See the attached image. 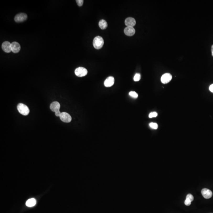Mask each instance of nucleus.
I'll use <instances>...</instances> for the list:
<instances>
[{"label":"nucleus","instance_id":"f257e3e1","mask_svg":"<svg viewBox=\"0 0 213 213\" xmlns=\"http://www.w3.org/2000/svg\"><path fill=\"white\" fill-rule=\"evenodd\" d=\"M103 44H104V40L103 38L100 36L95 37L93 40V46L96 49H100L102 47Z\"/></svg>","mask_w":213,"mask_h":213},{"label":"nucleus","instance_id":"f03ea898","mask_svg":"<svg viewBox=\"0 0 213 213\" xmlns=\"http://www.w3.org/2000/svg\"><path fill=\"white\" fill-rule=\"evenodd\" d=\"M60 104L57 102H54L51 103L50 108L52 111L55 112V115L57 116H60L61 113L60 111Z\"/></svg>","mask_w":213,"mask_h":213},{"label":"nucleus","instance_id":"7ed1b4c3","mask_svg":"<svg viewBox=\"0 0 213 213\" xmlns=\"http://www.w3.org/2000/svg\"><path fill=\"white\" fill-rule=\"evenodd\" d=\"M17 109L19 112L23 115L26 116L29 113L30 110L29 108L25 104L19 103L17 106Z\"/></svg>","mask_w":213,"mask_h":213},{"label":"nucleus","instance_id":"20e7f679","mask_svg":"<svg viewBox=\"0 0 213 213\" xmlns=\"http://www.w3.org/2000/svg\"><path fill=\"white\" fill-rule=\"evenodd\" d=\"M76 76L79 77L85 76L87 74V70L83 67H79L77 68L75 71Z\"/></svg>","mask_w":213,"mask_h":213},{"label":"nucleus","instance_id":"39448f33","mask_svg":"<svg viewBox=\"0 0 213 213\" xmlns=\"http://www.w3.org/2000/svg\"><path fill=\"white\" fill-rule=\"evenodd\" d=\"M59 117L61 120L64 123H69L72 121L71 116L66 112L61 113Z\"/></svg>","mask_w":213,"mask_h":213},{"label":"nucleus","instance_id":"423d86ee","mask_svg":"<svg viewBox=\"0 0 213 213\" xmlns=\"http://www.w3.org/2000/svg\"><path fill=\"white\" fill-rule=\"evenodd\" d=\"M27 18V15L25 13H20L15 17L14 20L16 22L21 23L26 20Z\"/></svg>","mask_w":213,"mask_h":213},{"label":"nucleus","instance_id":"0eeeda50","mask_svg":"<svg viewBox=\"0 0 213 213\" xmlns=\"http://www.w3.org/2000/svg\"><path fill=\"white\" fill-rule=\"evenodd\" d=\"M2 49L5 52L9 53L12 51L11 44L9 41L3 42L2 45Z\"/></svg>","mask_w":213,"mask_h":213},{"label":"nucleus","instance_id":"6e6552de","mask_svg":"<svg viewBox=\"0 0 213 213\" xmlns=\"http://www.w3.org/2000/svg\"><path fill=\"white\" fill-rule=\"evenodd\" d=\"M172 79V76L171 74L169 73H165L161 77V82L163 84H167Z\"/></svg>","mask_w":213,"mask_h":213},{"label":"nucleus","instance_id":"1a4fd4ad","mask_svg":"<svg viewBox=\"0 0 213 213\" xmlns=\"http://www.w3.org/2000/svg\"><path fill=\"white\" fill-rule=\"evenodd\" d=\"M201 193L203 197L205 199H209L212 196V191L210 189L206 188H204L201 191Z\"/></svg>","mask_w":213,"mask_h":213},{"label":"nucleus","instance_id":"9d476101","mask_svg":"<svg viewBox=\"0 0 213 213\" xmlns=\"http://www.w3.org/2000/svg\"><path fill=\"white\" fill-rule=\"evenodd\" d=\"M11 49L12 51L14 53H18L21 49V46L18 42H12L11 44Z\"/></svg>","mask_w":213,"mask_h":213},{"label":"nucleus","instance_id":"9b49d317","mask_svg":"<svg viewBox=\"0 0 213 213\" xmlns=\"http://www.w3.org/2000/svg\"><path fill=\"white\" fill-rule=\"evenodd\" d=\"M125 25L129 27H134L136 24V21L134 18H128L125 21Z\"/></svg>","mask_w":213,"mask_h":213},{"label":"nucleus","instance_id":"f8f14e48","mask_svg":"<svg viewBox=\"0 0 213 213\" xmlns=\"http://www.w3.org/2000/svg\"><path fill=\"white\" fill-rule=\"evenodd\" d=\"M124 33L127 36H131L135 34V30L133 27L127 26L124 29Z\"/></svg>","mask_w":213,"mask_h":213},{"label":"nucleus","instance_id":"ddd939ff","mask_svg":"<svg viewBox=\"0 0 213 213\" xmlns=\"http://www.w3.org/2000/svg\"><path fill=\"white\" fill-rule=\"evenodd\" d=\"M115 83V79L113 77H109L104 81V85L105 87H109L112 86Z\"/></svg>","mask_w":213,"mask_h":213},{"label":"nucleus","instance_id":"4468645a","mask_svg":"<svg viewBox=\"0 0 213 213\" xmlns=\"http://www.w3.org/2000/svg\"><path fill=\"white\" fill-rule=\"evenodd\" d=\"M36 204V200L34 198L29 199L26 203V205L29 207H32L35 206Z\"/></svg>","mask_w":213,"mask_h":213},{"label":"nucleus","instance_id":"2eb2a0df","mask_svg":"<svg viewBox=\"0 0 213 213\" xmlns=\"http://www.w3.org/2000/svg\"><path fill=\"white\" fill-rule=\"evenodd\" d=\"M108 23L105 20L102 19L99 22V26L102 29H105L108 27Z\"/></svg>","mask_w":213,"mask_h":213},{"label":"nucleus","instance_id":"dca6fc26","mask_svg":"<svg viewBox=\"0 0 213 213\" xmlns=\"http://www.w3.org/2000/svg\"><path fill=\"white\" fill-rule=\"evenodd\" d=\"M129 95L134 98H137L138 97V94L136 93L134 91H131L129 92Z\"/></svg>","mask_w":213,"mask_h":213},{"label":"nucleus","instance_id":"f3484780","mask_svg":"<svg viewBox=\"0 0 213 213\" xmlns=\"http://www.w3.org/2000/svg\"><path fill=\"white\" fill-rule=\"evenodd\" d=\"M149 126L151 128L154 130H157L158 128V125L156 123H150Z\"/></svg>","mask_w":213,"mask_h":213},{"label":"nucleus","instance_id":"a211bd4d","mask_svg":"<svg viewBox=\"0 0 213 213\" xmlns=\"http://www.w3.org/2000/svg\"><path fill=\"white\" fill-rule=\"evenodd\" d=\"M141 75L140 73H137L135 74L134 77V79L135 81H138L141 79Z\"/></svg>","mask_w":213,"mask_h":213},{"label":"nucleus","instance_id":"6ab92c4d","mask_svg":"<svg viewBox=\"0 0 213 213\" xmlns=\"http://www.w3.org/2000/svg\"><path fill=\"white\" fill-rule=\"evenodd\" d=\"M157 116V113L156 112H152L150 113L149 115V117L150 118H154V117H156Z\"/></svg>","mask_w":213,"mask_h":213},{"label":"nucleus","instance_id":"aec40b11","mask_svg":"<svg viewBox=\"0 0 213 213\" xmlns=\"http://www.w3.org/2000/svg\"><path fill=\"white\" fill-rule=\"evenodd\" d=\"M186 199H188L189 200H191V202H192L194 200V197L191 194H188L186 196Z\"/></svg>","mask_w":213,"mask_h":213},{"label":"nucleus","instance_id":"412c9836","mask_svg":"<svg viewBox=\"0 0 213 213\" xmlns=\"http://www.w3.org/2000/svg\"><path fill=\"white\" fill-rule=\"evenodd\" d=\"M184 203L186 206H189L191 205V200H189L188 199H186L185 200Z\"/></svg>","mask_w":213,"mask_h":213},{"label":"nucleus","instance_id":"4be33fe9","mask_svg":"<svg viewBox=\"0 0 213 213\" xmlns=\"http://www.w3.org/2000/svg\"><path fill=\"white\" fill-rule=\"evenodd\" d=\"M76 2L78 6L81 7L83 4L84 1L83 0H77Z\"/></svg>","mask_w":213,"mask_h":213},{"label":"nucleus","instance_id":"5701e85b","mask_svg":"<svg viewBox=\"0 0 213 213\" xmlns=\"http://www.w3.org/2000/svg\"><path fill=\"white\" fill-rule=\"evenodd\" d=\"M209 90L211 92L213 93V84H211L209 87Z\"/></svg>","mask_w":213,"mask_h":213},{"label":"nucleus","instance_id":"b1692460","mask_svg":"<svg viewBox=\"0 0 213 213\" xmlns=\"http://www.w3.org/2000/svg\"><path fill=\"white\" fill-rule=\"evenodd\" d=\"M211 53H212V55L213 57V45L211 46Z\"/></svg>","mask_w":213,"mask_h":213}]
</instances>
